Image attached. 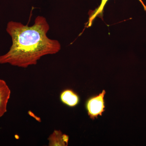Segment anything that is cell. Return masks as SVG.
<instances>
[{
	"mask_svg": "<svg viewBox=\"0 0 146 146\" xmlns=\"http://www.w3.org/2000/svg\"><path fill=\"white\" fill-rule=\"evenodd\" d=\"M106 93V91L103 90L98 95L91 97L86 101V109L88 115L92 119H95L98 116H102L104 112V97Z\"/></svg>",
	"mask_w": 146,
	"mask_h": 146,
	"instance_id": "obj_2",
	"label": "cell"
},
{
	"mask_svg": "<svg viewBox=\"0 0 146 146\" xmlns=\"http://www.w3.org/2000/svg\"><path fill=\"white\" fill-rule=\"evenodd\" d=\"M49 146H67L69 136L63 134L60 130H54L48 138Z\"/></svg>",
	"mask_w": 146,
	"mask_h": 146,
	"instance_id": "obj_6",
	"label": "cell"
},
{
	"mask_svg": "<svg viewBox=\"0 0 146 146\" xmlns=\"http://www.w3.org/2000/svg\"><path fill=\"white\" fill-rule=\"evenodd\" d=\"M10 95V89L6 82L0 79V117L7 111V108Z\"/></svg>",
	"mask_w": 146,
	"mask_h": 146,
	"instance_id": "obj_3",
	"label": "cell"
},
{
	"mask_svg": "<svg viewBox=\"0 0 146 146\" xmlns=\"http://www.w3.org/2000/svg\"><path fill=\"white\" fill-rule=\"evenodd\" d=\"M49 29L46 19L42 16H37L31 26L9 22L6 31L11 37L12 45L8 52L0 56V64L25 68L36 65L44 56L57 53L61 46L58 40L47 36Z\"/></svg>",
	"mask_w": 146,
	"mask_h": 146,
	"instance_id": "obj_1",
	"label": "cell"
},
{
	"mask_svg": "<svg viewBox=\"0 0 146 146\" xmlns=\"http://www.w3.org/2000/svg\"><path fill=\"white\" fill-rule=\"evenodd\" d=\"M109 0H102L100 4L98 7L94 10H90L89 12V21L87 22L86 25H87V27H89L92 26L93 22L97 17H99L101 18L102 20H103L104 10L106 5ZM141 4L143 7L144 10L146 11V5L142 0H138Z\"/></svg>",
	"mask_w": 146,
	"mask_h": 146,
	"instance_id": "obj_5",
	"label": "cell"
},
{
	"mask_svg": "<svg viewBox=\"0 0 146 146\" xmlns=\"http://www.w3.org/2000/svg\"><path fill=\"white\" fill-rule=\"evenodd\" d=\"M60 100L63 104L70 107H75L80 102L78 95L70 89H65L62 91L60 95Z\"/></svg>",
	"mask_w": 146,
	"mask_h": 146,
	"instance_id": "obj_4",
	"label": "cell"
}]
</instances>
